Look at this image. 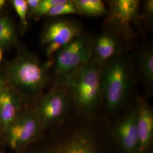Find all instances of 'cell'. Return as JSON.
I'll list each match as a JSON object with an SVG mask.
<instances>
[{
    "label": "cell",
    "instance_id": "cell-15",
    "mask_svg": "<svg viewBox=\"0 0 153 153\" xmlns=\"http://www.w3.org/2000/svg\"><path fill=\"white\" fill-rule=\"evenodd\" d=\"M79 15L87 16H107L108 9L101 0H73Z\"/></svg>",
    "mask_w": 153,
    "mask_h": 153
},
{
    "label": "cell",
    "instance_id": "cell-19",
    "mask_svg": "<svg viewBox=\"0 0 153 153\" xmlns=\"http://www.w3.org/2000/svg\"><path fill=\"white\" fill-rule=\"evenodd\" d=\"M12 4L21 19L22 27L24 28L26 27L27 26V16L28 14V8L26 1L14 0L12 1Z\"/></svg>",
    "mask_w": 153,
    "mask_h": 153
},
{
    "label": "cell",
    "instance_id": "cell-8",
    "mask_svg": "<svg viewBox=\"0 0 153 153\" xmlns=\"http://www.w3.org/2000/svg\"><path fill=\"white\" fill-rule=\"evenodd\" d=\"M42 129L34 109L21 112L6 133L9 146L19 149L32 141Z\"/></svg>",
    "mask_w": 153,
    "mask_h": 153
},
{
    "label": "cell",
    "instance_id": "cell-4",
    "mask_svg": "<svg viewBox=\"0 0 153 153\" xmlns=\"http://www.w3.org/2000/svg\"><path fill=\"white\" fill-rule=\"evenodd\" d=\"M92 35L83 33L61 48L54 57L55 83L62 87L91 60Z\"/></svg>",
    "mask_w": 153,
    "mask_h": 153
},
{
    "label": "cell",
    "instance_id": "cell-7",
    "mask_svg": "<svg viewBox=\"0 0 153 153\" xmlns=\"http://www.w3.org/2000/svg\"><path fill=\"white\" fill-rule=\"evenodd\" d=\"M108 13L106 16L107 28L114 31L126 40L131 36V25L140 18V1L138 0L108 1Z\"/></svg>",
    "mask_w": 153,
    "mask_h": 153
},
{
    "label": "cell",
    "instance_id": "cell-2",
    "mask_svg": "<svg viewBox=\"0 0 153 153\" xmlns=\"http://www.w3.org/2000/svg\"><path fill=\"white\" fill-rule=\"evenodd\" d=\"M103 103L109 112L126 103L134 84L131 62L123 53L106 62L101 71Z\"/></svg>",
    "mask_w": 153,
    "mask_h": 153
},
{
    "label": "cell",
    "instance_id": "cell-21",
    "mask_svg": "<svg viewBox=\"0 0 153 153\" xmlns=\"http://www.w3.org/2000/svg\"><path fill=\"white\" fill-rule=\"evenodd\" d=\"M26 2L28 8V14L30 15L38 7L41 0H27Z\"/></svg>",
    "mask_w": 153,
    "mask_h": 153
},
{
    "label": "cell",
    "instance_id": "cell-1",
    "mask_svg": "<svg viewBox=\"0 0 153 153\" xmlns=\"http://www.w3.org/2000/svg\"><path fill=\"white\" fill-rule=\"evenodd\" d=\"M54 59L43 62L27 50H22L9 65L6 82L21 101L33 102L40 97L49 80Z\"/></svg>",
    "mask_w": 153,
    "mask_h": 153
},
{
    "label": "cell",
    "instance_id": "cell-20",
    "mask_svg": "<svg viewBox=\"0 0 153 153\" xmlns=\"http://www.w3.org/2000/svg\"><path fill=\"white\" fill-rule=\"evenodd\" d=\"M143 12L144 16L147 19L150 20L152 19L153 16V1L147 0L144 2L143 5Z\"/></svg>",
    "mask_w": 153,
    "mask_h": 153
},
{
    "label": "cell",
    "instance_id": "cell-24",
    "mask_svg": "<svg viewBox=\"0 0 153 153\" xmlns=\"http://www.w3.org/2000/svg\"><path fill=\"white\" fill-rule=\"evenodd\" d=\"M2 51L1 49L0 48V61L2 59Z\"/></svg>",
    "mask_w": 153,
    "mask_h": 153
},
{
    "label": "cell",
    "instance_id": "cell-11",
    "mask_svg": "<svg viewBox=\"0 0 153 153\" xmlns=\"http://www.w3.org/2000/svg\"><path fill=\"white\" fill-rule=\"evenodd\" d=\"M21 103L19 96L5 82L0 89V130L5 134L21 113Z\"/></svg>",
    "mask_w": 153,
    "mask_h": 153
},
{
    "label": "cell",
    "instance_id": "cell-22",
    "mask_svg": "<svg viewBox=\"0 0 153 153\" xmlns=\"http://www.w3.org/2000/svg\"><path fill=\"white\" fill-rule=\"evenodd\" d=\"M5 81L3 79V78L0 76V89L2 88V86L4 85V84L5 83Z\"/></svg>",
    "mask_w": 153,
    "mask_h": 153
},
{
    "label": "cell",
    "instance_id": "cell-3",
    "mask_svg": "<svg viewBox=\"0 0 153 153\" xmlns=\"http://www.w3.org/2000/svg\"><path fill=\"white\" fill-rule=\"evenodd\" d=\"M102 66L91 60L64 86L71 96L74 105L83 114L91 115L103 103Z\"/></svg>",
    "mask_w": 153,
    "mask_h": 153
},
{
    "label": "cell",
    "instance_id": "cell-25",
    "mask_svg": "<svg viewBox=\"0 0 153 153\" xmlns=\"http://www.w3.org/2000/svg\"><path fill=\"white\" fill-rule=\"evenodd\" d=\"M0 153H3L2 152H1V150H0Z\"/></svg>",
    "mask_w": 153,
    "mask_h": 153
},
{
    "label": "cell",
    "instance_id": "cell-5",
    "mask_svg": "<svg viewBox=\"0 0 153 153\" xmlns=\"http://www.w3.org/2000/svg\"><path fill=\"white\" fill-rule=\"evenodd\" d=\"M73 102L65 86L53 87L42 95L33 108L42 128L60 124L69 113Z\"/></svg>",
    "mask_w": 153,
    "mask_h": 153
},
{
    "label": "cell",
    "instance_id": "cell-12",
    "mask_svg": "<svg viewBox=\"0 0 153 153\" xmlns=\"http://www.w3.org/2000/svg\"><path fill=\"white\" fill-rule=\"evenodd\" d=\"M136 110L138 136V153H145L153 137V110L147 102L141 98H138Z\"/></svg>",
    "mask_w": 153,
    "mask_h": 153
},
{
    "label": "cell",
    "instance_id": "cell-16",
    "mask_svg": "<svg viewBox=\"0 0 153 153\" xmlns=\"http://www.w3.org/2000/svg\"><path fill=\"white\" fill-rule=\"evenodd\" d=\"M16 39V31L11 20L7 17L0 18V46L9 45Z\"/></svg>",
    "mask_w": 153,
    "mask_h": 153
},
{
    "label": "cell",
    "instance_id": "cell-9",
    "mask_svg": "<svg viewBox=\"0 0 153 153\" xmlns=\"http://www.w3.org/2000/svg\"><path fill=\"white\" fill-rule=\"evenodd\" d=\"M124 39L119 34L107 28L92 36L91 60L101 66L123 53Z\"/></svg>",
    "mask_w": 153,
    "mask_h": 153
},
{
    "label": "cell",
    "instance_id": "cell-17",
    "mask_svg": "<svg viewBox=\"0 0 153 153\" xmlns=\"http://www.w3.org/2000/svg\"><path fill=\"white\" fill-rule=\"evenodd\" d=\"M71 14H79L73 0H64L62 3L52 7L45 16L59 17Z\"/></svg>",
    "mask_w": 153,
    "mask_h": 153
},
{
    "label": "cell",
    "instance_id": "cell-14",
    "mask_svg": "<svg viewBox=\"0 0 153 153\" xmlns=\"http://www.w3.org/2000/svg\"><path fill=\"white\" fill-rule=\"evenodd\" d=\"M138 66L146 88L151 91L153 86V51L151 46H145L141 50Z\"/></svg>",
    "mask_w": 153,
    "mask_h": 153
},
{
    "label": "cell",
    "instance_id": "cell-10",
    "mask_svg": "<svg viewBox=\"0 0 153 153\" xmlns=\"http://www.w3.org/2000/svg\"><path fill=\"white\" fill-rule=\"evenodd\" d=\"M115 133L126 153H138V136L136 107L132 108L116 123Z\"/></svg>",
    "mask_w": 153,
    "mask_h": 153
},
{
    "label": "cell",
    "instance_id": "cell-18",
    "mask_svg": "<svg viewBox=\"0 0 153 153\" xmlns=\"http://www.w3.org/2000/svg\"><path fill=\"white\" fill-rule=\"evenodd\" d=\"M64 0H41L38 7L29 16L36 19L45 16L48 11L55 6L62 3Z\"/></svg>",
    "mask_w": 153,
    "mask_h": 153
},
{
    "label": "cell",
    "instance_id": "cell-13",
    "mask_svg": "<svg viewBox=\"0 0 153 153\" xmlns=\"http://www.w3.org/2000/svg\"><path fill=\"white\" fill-rule=\"evenodd\" d=\"M90 138L87 134L78 133L45 153H98Z\"/></svg>",
    "mask_w": 153,
    "mask_h": 153
},
{
    "label": "cell",
    "instance_id": "cell-23",
    "mask_svg": "<svg viewBox=\"0 0 153 153\" xmlns=\"http://www.w3.org/2000/svg\"><path fill=\"white\" fill-rule=\"evenodd\" d=\"M5 4V1L4 0H0V9L2 8Z\"/></svg>",
    "mask_w": 153,
    "mask_h": 153
},
{
    "label": "cell",
    "instance_id": "cell-6",
    "mask_svg": "<svg viewBox=\"0 0 153 153\" xmlns=\"http://www.w3.org/2000/svg\"><path fill=\"white\" fill-rule=\"evenodd\" d=\"M83 33L82 25L74 19L58 18L49 22L44 28L41 37V43L45 47L48 59H54L61 48Z\"/></svg>",
    "mask_w": 153,
    "mask_h": 153
}]
</instances>
